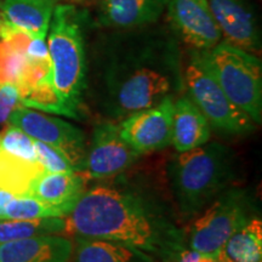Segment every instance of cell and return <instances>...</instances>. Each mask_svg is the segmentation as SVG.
<instances>
[{"mask_svg": "<svg viewBox=\"0 0 262 262\" xmlns=\"http://www.w3.org/2000/svg\"><path fill=\"white\" fill-rule=\"evenodd\" d=\"M40 217H63L56 209L42 204L33 196L14 195L6 204L4 220H28Z\"/></svg>", "mask_w": 262, "mask_h": 262, "instance_id": "obj_22", "label": "cell"}, {"mask_svg": "<svg viewBox=\"0 0 262 262\" xmlns=\"http://www.w3.org/2000/svg\"><path fill=\"white\" fill-rule=\"evenodd\" d=\"M22 106L17 86L12 83H0V124L6 123L16 108Z\"/></svg>", "mask_w": 262, "mask_h": 262, "instance_id": "obj_25", "label": "cell"}, {"mask_svg": "<svg viewBox=\"0 0 262 262\" xmlns=\"http://www.w3.org/2000/svg\"><path fill=\"white\" fill-rule=\"evenodd\" d=\"M85 14L73 4L55 6L48 35L52 84L71 118H79L83 96L88 88L83 24Z\"/></svg>", "mask_w": 262, "mask_h": 262, "instance_id": "obj_4", "label": "cell"}, {"mask_svg": "<svg viewBox=\"0 0 262 262\" xmlns=\"http://www.w3.org/2000/svg\"><path fill=\"white\" fill-rule=\"evenodd\" d=\"M187 96L203 113L209 125L226 135H247L255 129L248 114L229 100L203 60L201 51L193 50L183 71Z\"/></svg>", "mask_w": 262, "mask_h": 262, "instance_id": "obj_7", "label": "cell"}, {"mask_svg": "<svg viewBox=\"0 0 262 262\" xmlns=\"http://www.w3.org/2000/svg\"><path fill=\"white\" fill-rule=\"evenodd\" d=\"M8 123L18 127L31 139L58 149L70 160L75 171H83L88 146L86 136L79 127L24 106L17 107L10 114Z\"/></svg>", "mask_w": 262, "mask_h": 262, "instance_id": "obj_8", "label": "cell"}, {"mask_svg": "<svg viewBox=\"0 0 262 262\" xmlns=\"http://www.w3.org/2000/svg\"><path fill=\"white\" fill-rule=\"evenodd\" d=\"M73 243L61 234L0 244V262H72Z\"/></svg>", "mask_w": 262, "mask_h": 262, "instance_id": "obj_15", "label": "cell"}, {"mask_svg": "<svg viewBox=\"0 0 262 262\" xmlns=\"http://www.w3.org/2000/svg\"><path fill=\"white\" fill-rule=\"evenodd\" d=\"M229 100L255 124L262 122V63L256 55L224 40L208 51H201Z\"/></svg>", "mask_w": 262, "mask_h": 262, "instance_id": "obj_5", "label": "cell"}, {"mask_svg": "<svg viewBox=\"0 0 262 262\" xmlns=\"http://www.w3.org/2000/svg\"><path fill=\"white\" fill-rule=\"evenodd\" d=\"M26 55H27L28 60H33V61L49 60L50 57H49L47 39L32 37L31 41H29L27 47V50H26Z\"/></svg>", "mask_w": 262, "mask_h": 262, "instance_id": "obj_26", "label": "cell"}, {"mask_svg": "<svg viewBox=\"0 0 262 262\" xmlns=\"http://www.w3.org/2000/svg\"><path fill=\"white\" fill-rule=\"evenodd\" d=\"M85 191L86 178L83 172H49L42 170L31 182L27 195L56 209L66 217Z\"/></svg>", "mask_w": 262, "mask_h": 262, "instance_id": "obj_13", "label": "cell"}, {"mask_svg": "<svg viewBox=\"0 0 262 262\" xmlns=\"http://www.w3.org/2000/svg\"><path fill=\"white\" fill-rule=\"evenodd\" d=\"M72 262H158L139 248L103 239L75 237Z\"/></svg>", "mask_w": 262, "mask_h": 262, "instance_id": "obj_18", "label": "cell"}, {"mask_svg": "<svg viewBox=\"0 0 262 262\" xmlns=\"http://www.w3.org/2000/svg\"><path fill=\"white\" fill-rule=\"evenodd\" d=\"M173 103L169 96L156 106L131 113L119 125L124 141L140 156L164 149L171 143Z\"/></svg>", "mask_w": 262, "mask_h": 262, "instance_id": "obj_9", "label": "cell"}, {"mask_svg": "<svg viewBox=\"0 0 262 262\" xmlns=\"http://www.w3.org/2000/svg\"><path fill=\"white\" fill-rule=\"evenodd\" d=\"M67 2H70L68 4L83 6V5H89V4H93V3L100 2V0H67Z\"/></svg>", "mask_w": 262, "mask_h": 262, "instance_id": "obj_29", "label": "cell"}, {"mask_svg": "<svg viewBox=\"0 0 262 262\" xmlns=\"http://www.w3.org/2000/svg\"><path fill=\"white\" fill-rule=\"evenodd\" d=\"M57 0H4L3 12L9 25L31 37L47 39Z\"/></svg>", "mask_w": 262, "mask_h": 262, "instance_id": "obj_17", "label": "cell"}, {"mask_svg": "<svg viewBox=\"0 0 262 262\" xmlns=\"http://www.w3.org/2000/svg\"><path fill=\"white\" fill-rule=\"evenodd\" d=\"M64 224V234L131 245L162 262H173L187 248L168 206L149 189L129 183L86 189Z\"/></svg>", "mask_w": 262, "mask_h": 262, "instance_id": "obj_1", "label": "cell"}, {"mask_svg": "<svg viewBox=\"0 0 262 262\" xmlns=\"http://www.w3.org/2000/svg\"><path fill=\"white\" fill-rule=\"evenodd\" d=\"M0 149L28 162H38L34 140L18 127L10 125L0 134Z\"/></svg>", "mask_w": 262, "mask_h": 262, "instance_id": "obj_23", "label": "cell"}, {"mask_svg": "<svg viewBox=\"0 0 262 262\" xmlns=\"http://www.w3.org/2000/svg\"><path fill=\"white\" fill-rule=\"evenodd\" d=\"M34 148L37 153V160L42 169L49 172H73L75 171L72 164L60 150L54 147L34 140Z\"/></svg>", "mask_w": 262, "mask_h": 262, "instance_id": "obj_24", "label": "cell"}, {"mask_svg": "<svg viewBox=\"0 0 262 262\" xmlns=\"http://www.w3.org/2000/svg\"><path fill=\"white\" fill-rule=\"evenodd\" d=\"M5 22H6V19L4 17V12H3V3L0 2V27H2Z\"/></svg>", "mask_w": 262, "mask_h": 262, "instance_id": "obj_30", "label": "cell"}, {"mask_svg": "<svg viewBox=\"0 0 262 262\" xmlns=\"http://www.w3.org/2000/svg\"><path fill=\"white\" fill-rule=\"evenodd\" d=\"M165 10L172 28L193 50L208 51L222 40L208 0H169Z\"/></svg>", "mask_w": 262, "mask_h": 262, "instance_id": "obj_11", "label": "cell"}, {"mask_svg": "<svg viewBox=\"0 0 262 262\" xmlns=\"http://www.w3.org/2000/svg\"><path fill=\"white\" fill-rule=\"evenodd\" d=\"M222 40L256 55L261 50L260 29L253 10L243 0H208Z\"/></svg>", "mask_w": 262, "mask_h": 262, "instance_id": "obj_12", "label": "cell"}, {"mask_svg": "<svg viewBox=\"0 0 262 262\" xmlns=\"http://www.w3.org/2000/svg\"><path fill=\"white\" fill-rule=\"evenodd\" d=\"M11 193L6 192V191H2L0 189V220H4V212H5V208L6 204H8L10 199L12 198Z\"/></svg>", "mask_w": 262, "mask_h": 262, "instance_id": "obj_28", "label": "cell"}, {"mask_svg": "<svg viewBox=\"0 0 262 262\" xmlns=\"http://www.w3.org/2000/svg\"><path fill=\"white\" fill-rule=\"evenodd\" d=\"M64 227V217L0 220V244L39 235L63 234Z\"/></svg>", "mask_w": 262, "mask_h": 262, "instance_id": "obj_21", "label": "cell"}, {"mask_svg": "<svg viewBox=\"0 0 262 262\" xmlns=\"http://www.w3.org/2000/svg\"><path fill=\"white\" fill-rule=\"evenodd\" d=\"M211 126L188 96L182 95L173 103L171 145L178 153L187 152L209 142Z\"/></svg>", "mask_w": 262, "mask_h": 262, "instance_id": "obj_16", "label": "cell"}, {"mask_svg": "<svg viewBox=\"0 0 262 262\" xmlns=\"http://www.w3.org/2000/svg\"><path fill=\"white\" fill-rule=\"evenodd\" d=\"M97 67V102L114 119L175 97L185 88L176 41L163 33L119 38Z\"/></svg>", "mask_w": 262, "mask_h": 262, "instance_id": "obj_2", "label": "cell"}, {"mask_svg": "<svg viewBox=\"0 0 262 262\" xmlns=\"http://www.w3.org/2000/svg\"><path fill=\"white\" fill-rule=\"evenodd\" d=\"M173 262H216V261L214 258L204 256V255H201L194 250H191L189 248H186L179 254V256L176 257V260Z\"/></svg>", "mask_w": 262, "mask_h": 262, "instance_id": "obj_27", "label": "cell"}, {"mask_svg": "<svg viewBox=\"0 0 262 262\" xmlns=\"http://www.w3.org/2000/svg\"><path fill=\"white\" fill-rule=\"evenodd\" d=\"M140 158L120 135L119 125L103 122L95 126L83 172L89 179H110L133 166Z\"/></svg>", "mask_w": 262, "mask_h": 262, "instance_id": "obj_10", "label": "cell"}, {"mask_svg": "<svg viewBox=\"0 0 262 262\" xmlns=\"http://www.w3.org/2000/svg\"><path fill=\"white\" fill-rule=\"evenodd\" d=\"M98 22L116 29L145 27L158 21L169 0H100Z\"/></svg>", "mask_w": 262, "mask_h": 262, "instance_id": "obj_14", "label": "cell"}, {"mask_svg": "<svg viewBox=\"0 0 262 262\" xmlns=\"http://www.w3.org/2000/svg\"><path fill=\"white\" fill-rule=\"evenodd\" d=\"M237 176V160L227 146L208 142L178 153L169 165L173 201L180 214L194 217L205 210Z\"/></svg>", "mask_w": 262, "mask_h": 262, "instance_id": "obj_3", "label": "cell"}, {"mask_svg": "<svg viewBox=\"0 0 262 262\" xmlns=\"http://www.w3.org/2000/svg\"><path fill=\"white\" fill-rule=\"evenodd\" d=\"M216 262H262V222L254 217L229 237Z\"/></svg>", "mask_w": 262, "mask_h": 262, "instance_id": "obj_19", "label": "cell"}, {"mask_svg": "<svg viewBox=\"0 0 262 262\" xmlns=\"http://www.w3.org/2000/svg\"><path fill=\"white\" fill-rule=\"evenodd\" d=\"M257 206L250 192L227 188L193 224L188 235L191 250L216 260L225 242L249 221L257 217Z\"/></svg>", "mask_w": 262, "mask_h": 262, "instance_id": "obj_6", "label": "cell"}, {"mask_svg": "<svg viewBox=\"0 0 262 262\" xmlns=\"http://www.w3.org/2000/svg\"><path fill=\"white\" fill-rule=\"evenodd\" d=\"M39 162H28L0 149V189L12 195L27 194L31 182L42 171Z\"/></svg>", "mask_w": 262, "mask_h": 262, "instance_id": "obj_20", "label": "cell"}]
</instances>
